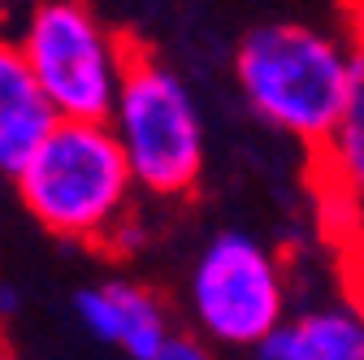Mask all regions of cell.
Listing matches in <instances>:
<instances>
[{
  "label": "cell",
  "instance_id": "3",
  "mask_svg": "<svg viewBox=\"0 0 364 360\" xmlns=\"http://www.w3.org/2000/svg\"><path fill=\"white\" fill-rule=\"evenodd\" d=\"M105 126L113 130L139 191L161 200L196 191L204 174V122L187 83L165 61L130 48Z\"/></svg>",
  "mask_w": 364,
  "mask_h": 360
},
{
  "label": "cell",
  "instance_id": "4",
  "mask_svg": "<svg viewBox=\"0 0 364 360\" xmlns=\"http://www.w3.org/2000/svg\"><path fill=\"white\" fill-rule=\"evenodd\" d=\"M18 48L57 117L105 122L134 43L82 0H39L22 22Z\"/></svg>",
  "mask_w": 364,
  "mask_h": 360
},
{
  "label": "cell",
  "instance_id": "12",
  "mask_svg": "<svg viewBox=\"0 0 364 360\" xmlns=\"http://www.w3.org/2000/svg\"><path fill=\"white\" fill-rule=\"evenodd\" d=\"M5 9H9V0H0V14H5Z\"/></svg>",
  "mask_w": 364,
  "mask_h": 360
},
{
  "label": "cell",
  "instance_id": "8",
  "mask_svg": "<svg viewBox=\"0 0 364 360\" xmlns=\"http://www.w3.org/2000/svg\"><path fill=\"white\" fill-rule=\"evenodd\" d=\"M53 122L57 113L43 100L35 74L26 70L18 39L0 35V169L14 174Z\"/></svg>",
  "mask_w": 364,
  "mask_h": 360
},
{
  "label": "cell",
  "instance_id": "6",
  "mask_svg": "<svg viewBox=\"0 0 364 360\" xmlns=\"http://www.w3.org/2000/svg\"><path fill=\"white\" fill-rule=\"evenodd\" d=\"M74 312L91 339L122 347L130 360H152L156 347L173 330L156 291H148L144 282H130V278H109L96 287H82L74 295Z\"/></svg>",
  "mask_w": 364,
  "mask_h": 360
},
{
  "label": "cell",
  "instance_id": "11",
  "mask_svg": "<svg viewBox=\"0 0 364 360\" xmlns=\"http://www.w3.org/2000/svg\"><path fill=\"white\" fill-rule=\"evenodd\" d=\"M0 360H14V351L5 347V339H0Z\"/></svg>",
  "mask_w": 364,
  "mask_h": 360
},
{
  "label": "cell",
  "instance_id": "1",
  "mask_svg": "<svg viewBox=\"0 0 364 360\" xmlns=\"http://www.w3.org/2000/svg\"><path fill=\"white\" fill-rule=\"evenodd\" d=\"M9 178L26 213L65 243L134 252L144 239L134 213L139 187L105 122L57 117Z\"/></svg>",
  "mask_w": 364,
  "mask_h": 360
},
{
  "label": "cell",
  "instance_id": "5",
  "mask_svg": "<svg viewBox=\"0 0 364 360\" xmlns=\"http://www.w3.org/2000/svg\"><path fill=\"white\" fill-rule=\"evenodd\" d=\"M187 304L200 339L221 347H256L287 317L282 256L243 231H221L196 256Z\"/></svg>",
  "mask_w": 364,
  "mask_h": 360
},
{
  "label": "cell",
  "instance_id": "2",
  "mask_svg": "<svg viewBox=\"0 0 364 360\" xmlns=\"http://www.w3.org/2000/svg\"><path fill=\"white\" fill-rule=\"evenodd\" d=\"M235 74L260 122L316 148L364 96V57L312 26H260L239 43Z\"/></svg>",
  "mask_w": 364,
  "mask_h": 360
},
{
  "label": "cell",
  "instance_id": "10",
  "mask_svg": "<svg viewBox=\"0 0 364 360\" xmlns=\"http://www.w3.org/2000/svg\"><path fill=\"white\" fill-rule=\"evenodd\" d=\"M9 312H18V291L0 287V317H9Z\"/></svg>",
  "mask_w": 364,
  "mask_h": 360
},
{
  "label": "cell",
  "instance_id": "9",
  "mask_svg": "<svg viewBox=\"0 0 364 360\" xmlns=\"http://www.w3.org/2000/svg\"><path fill=\"white\" fill-rule=\"evenodd\" d=\"M152 360H217L213 343L200 339V334H182V330H169V339L156 347Z\"/></svg>",
  "mask_w": 364,
  "mask_h": 360
},
{
  "label": "cell",
  "instance_id": "7",
  "mask_svg": "<svg viewBox=\"0 0 364 360\" xmlns=\"http://www.w3.org/2000/svg\"><path fill=\"white\" fill-rule=\"evenodd\" d=\"M256 360H364V322L355 304L308 308L282 317L256 347Z\"/></svg>",
  "mask_w": 364,
  "mask_h": 360
}]
</instances>
